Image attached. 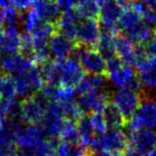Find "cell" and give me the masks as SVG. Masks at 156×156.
<instances>
[{
	"label": "cell",
	"mask_w": 156,
	"mask_h": 156,
	"mask_svg": "<svg viewBox=\"0 0 156 156\" xmlns=\"http://www.w3.org/2000/svg\"><path fill=\"white\" fill-rule=\"evenodd\" d=\"M105 73L106 78L117 89L133 88L141 91L142 86L138 80L136 72L133 68V65L122 62L117 56L107 59Z\"/></svg>",
	"instance_id": "cell-2"
},
{
	"label": "cell",
	"mask_w": 156,
	"mask_h": 156,
	"mask_svg": "<svg viewBox=\"0 0 156 156\" xmlns=\"http://www.w3.org/2000/svg\"><path fill=\"white\" fill-rule=\"evenodd\" d=\"M47 135L41 125H23L14 136V142L21 150L33 152L44 139Z\"/></svg>",
	"instance_id": "cell-12"
},
{
	"label": "cell",
	"mask_w": 156,
	"mask_h": 156,
	"mask_svg": "<svg viewBox=\"0 0 156 156\" xmlns=\"http://www.w3.org/2000/svg\"><path fill=\"white\" fill-rule=\"evenodd\" d=\"M77 122V129L78 133H79V139L80 143L83 146H85L86 148L90 147L92 141L94 140V138L96 136V133L94 131V129L91 124V120L90 117L88 116H82L76 121Z\"/></svg>",
	"instance_id": "cell-24"
},
{
	"label": "cell",
	"mask_w": 156,
	"mask_h": 156,
	"mask_svg": "<svg viewBox=\"0 0 156 156\" xmlns=\"http://www.w3.org/2000/svg\"><path fill=\"white\" fill-rule=\"evenodd\" d=\"M87 152V148L80 142L61 140L60 142H57L53 156H85Z\"/></svg>",
	"instance_id": "cell-27"
},
{
	"label": "cell",
	"mask_w": 156,
	"mask_h": 156,
	"mask_svg": "<svg viewBox=\"0 0 156 156\" xmlns=\"http://www.w3.org/2000/svg\"><path fill=\"white\" fill-rule=\"evenodd\" d=\"M120 30L137 46H145L153 37V30L133 7H125L120 19Z\"/></svg>",
	"instance_id": "cell-1"
},
{
	"label": "cell",
	"mask_w": 156,
	"mask_h": 156,
	"mask_svg": "<svg viewBox=\"0 0 156 156\" xmlns=\"http://www.w3.org/2000/svg\"><path fill=\"white\" fill-rule=\"evenodd\" d=\"M125 156H146V155H142L140 153H138L136 152V151H134V150H131V149H128L126 150V155Z\"/></svg>",
	"instance_id": "cell-42"
},
{
	"label": "cell",
	"mask_w": 156,
	"mask_h": 156,
	"mask_svg": "<svg viewBox=\"0 0 156 156\" xmlns=\"http://www.w3.org/2000/svg\"><path fill=\"white\" fill-rule=\"evenodd\" d=\"M32 8L43 20L53 24L57 22L62 12L55 0H37L33 2Z\"/></svg>",
	"instance_id": "cell-22"
},
{
	"label": "cell",
	"mask_w": 156,
	"mask_h": 156,
	"mask_svg": "<svg viewBox=\"0 0 156 156\" xmlns=\"http://www.w3.org/2000/svg\"><path fill=\"white\" fill-rule=\"evenodd\" d=\"M133 8L149 25H156V0H136Z\"/></svg>",
	"instance_id": "cell-26"
},
{
	"label": "cell",
	"mask_w": 156,
	"mask_h": 156,
	"mask_svg": "<svg viewBox=\"0 0 156 156\" xmlns=\"http://www.w3.org/2000/svg\"><path fill=\"white\" fill-rule=\"evenodd\" d=\"M89 148L95 152L107 150L126 152L129 149V136L121 129H108L102 134L96 135Z\"/></svg>",
	"instance_id": "cell-6"
},
{
	"label": "cell",
	"mask_w": 156,
	"mask_h": 156,
	"mask_svg": "<svg viewBox=\"0 0 156 156\" xmlns=\"http://www.w3.org/2000/svg\"><path fill=\"white\" fill-rule=\"evenodd\" d=\"M134 65L142 88L149 91L156 90V51L143 50L140 46Z\"/></svg>",
	"instance_id": "cell-3"
},
{
	"label": "cell",
	"mask_w": 156,
	"mask_h": 156,
	"mask_svg": "<svg viewBox=\"0 0 156 156\" xmlns=\"http://www.w3.org/2000/svg\"><path fill=\"white\" fill-rule=\"evenodd\" d=\"M59 62V86L76 88L85 76V72L75 56Z\"/></svg>",
	"instance_id": "cell-14"
},
{
	"label": "cell",
	"mask_w": 156,
	"mask_h": 156,
	"mask_svg": "<svg viewBox=\"0 0 156 156\" xmlns=\"http://www.w3.org/2000/svg\"><path fill=\"white\" fill-rule=\"evenodd\" d=\"M17 153V145L12 139L0 138V156H16Z\"/></svg>",
	"instance_id": "cell-35"
},
{
	"label": "cell",
	"mask_w": 156,
	"mask_h": 156,
	"mask_svg": "<svg viewBox=\"0 0 156 156\" xmlns=\"http://www.w3.org/2000/svg\"><path fill=\"white\" fill-rule=\"evenodd\" d=\"M10 4L19 12H26L30 10L33 5V0H10Z\"/></svg>",
	"instance_id": "cell-37"
},
{
	"label": "cell",
	"mask_w": 156,
	"mask_h": 156,
	"mask_svg": "<svg viewBox=\"0 0 156 156\" xmlns=\"http://www.w3.org/2000/svg\"><path fill=\"white\" fill-rule=\"evenodd\" d=\"M103 115L108 129H122L126 126L128 121L113 104L108 105V107L104 110Z\"/></svg>",
	"instance_id": "cell-28"
},
{
	"label": "cell",
	"mask_w": 156,
	"mask_h": 156,
	"mask_svg": "<svg viewBox=\"0 0 156 156\" xmlns=\"http://www.w3.org/2000/svg\"><path fill=\"white\" fill-rule=\"evenodd\" d=\"M81 20L82 17L78 13L76 8L62 11L59 19L55 23L56 33H59L62 36L75 42L77 26Z\"/></svg>",
	"instance_id": "cell-19"
},
{
	"label": "cell",
	"mask_w": 156,
	"mask_h": 156,
	"mask_svg": "<svg viewBox=\"0 0 156 156\" xmlns=\"http://www.w3.org/2000/svg\"><path fill=\"white\" fill-rule=\"evenodd\" d=\"M3 44L4 52L6 55H14L20 51L22 34L19 31L18 26L4 27L3 28Z\"/></svg>",
	"instance_id": "cell-23"
},
{
	"label": "cell",
	"mask_w": 156,
	"mask_h": 156,
	"mask_svg": "<svg viewBox=\"0 0 156 156\" xmlns=\"http://www.w3.org/2000/svg\"><path fill=\"white\" fill-rule=\"evenodd\" d=\"M4 75H5V73H4V72H3V70H2V69L0 68V79H1V78H2V77H3Z\"/></svg>",
	"instance_id": "cell-46"
},
{
	"label": "cell",
	"mask_w": 156,
	"mask_h": 156,
	"mask_svg": "<svg viewBox=\"0 0 156 156\" xmlns=\"http://www.w3.org/2000/svg\"><path fill=\"white\" fill-rule=\"evenodd\" d=\"M109 95L105 90L79 93L76 103L83 114L103 113L109 105Z\"/></svg>",
	"instance_id": "cell-15"
},
{
	"label": "cell",
	"mask_w": 156,
	"mask_h": 156,
	"mask_svg": "<svg viewBox=\"0 0 156 156\" xmlns=\"http://www.w3.org/2000/svg\"><path fill=\"white\" fill-rule=\"evenodd\" d=\"M59 138L63 141L80 142L79 133H78L76 121L69 120V119H64L62 128H61L60 133H59Z\"/></svg>",
	"instance_id": "cell-31"
},
{
	"label": "cell",
	"mask_w": 156,
	"mask_h": 156,
	"mask_svg": "<svg viewBox=\"0 0 156 156\" xmlns=\"http://www.w3.org/2000/svg\"><path fill=\"white\" fill-rule=\"evenodd\" d=\"M34 61L23 55L22 53L6 55L0 59V68L7 75L16 76L29 68Z\"/></svg>",
	"instance_id": "cell-20"
},
{
	"label": "cell",
	"mask_w": 156,
	"mask_h": 156,
	"mask_svg": "<svg viewBox=\"0 0 156 156\" xmlns=\"http://www.w3.org/2000/svg\"><path fill=\"white\" fill-rule=\"evenodd\" d=\"M0 97L4 100H15L17 97L14 78L5 74L0 79Z\"/></svg>",
	"instance_id": "cell-32"
},
{
	"label": "cell",
	"mask_w": 156,
	"mask_h": 156,
	"mask_svg": "<svg viewBox=\"0 0 156 156\" xmlns=\"http://www.w3.org/2000/svg\"><path fill=\"white\" fill-rule=\"evenodd\" d=\"M122 1H124L125 3H126V4H128L129 1H136V0H122Z\"/></svg>",
	"instance_id": "cell-48"
},
{
	"label": "cell",
	"mask_w": 156,
	"mask_h": 156,
	"mask_svg": "<svg viewBox=\"0 0 156 156\" xmlns=\"http://www.w3.org/2000/svg\"><path fill=\"white\" fill-rule=\"evenodd\" d=\"M5 55L4 52V44H3V32L2 30H0V59Z\"/></svg>",
	"instance_id": "cell-41"
},
{
	"label": "cell",
	"mask_w": 156,
	"mask_h": 156,
	"mask_svg": "<svg viewBox=\"0 0 156 156\" xmlns=\"http://www.w3.org/2000/svg\"><path fill=\"white\" fill-rule=\"evenodd\" d=\"M75 8L82 19H95L99 15L100 4L96 0H78Z\"/></svg>",
	"instance_id": "cell-30"
},
{
	"label": "cell",
	"mask_w": 156,
	"mask_h": 156,
	"mask_svg": "<svg viewBox=\"0 0 156 156\" xmlns=\"http://www.w3.org/2000/svg\"><path fill=\"white\" fill-rule=\"evenodd\" d=\"M50 52L53 60L62 61L73 55L75 51L74 41L66 38L59 33H55L50 39Z\"/></svg>",
	"instance_id": "cell-18"
},
{
	"label": "cell",
	"mask_w": 156,
	"mask_h": 156,
	"mask_svg": "<svg viewBox=\"0 0 156 156\" xmlns=\"http://www.w3.org/2000/svg\"><path fill=\"white\" fill-rule=\"evenodd\" d=\"M129 148L142 155L156 149V130L141 129L129 133Z\"/></svg>",
	"instance_id": "cell-16"
},
{
	"label": "cell",
	"mask_w": 156,
	"mask_h": 156,
	"mask_svg": "<svg viewBox=\"0 0 156 156\" xmlns=\"http://www.w3.org/2000/svg\"><path fill=\"white\" fill-rule=\"evenodd\" d=\"M146 48L148 51H156V29L153 32V37L151 39L150 42L147 44V47Z\"/></svg>",
	"instance_id": "cell-40"
},
{
	"label": "cell",
	"mask_w": 156,
	"mask_h": 156,
	"mask_svg": "<svg viewBox=\"0 0 156 156\" xmlns=\"http://www.w3.org/2000/svg\"><path fill=\"white\" fill-rule=\"evenodd\" d=\"M101 26L96 19H82L76 30L75 42L83 47H95L101 37Z\"/></svg>",
	"instance_id": "cell-17"
},
{
	"label": "cell",
	"mask_w": 156,
	"mask_h": 156,
	"mask_svg": "<svg viewBox=\"0 0 156 156\" xmlns=\"http://www.w3.org/2000/svg\"><path fill=\"white\" fill-rule=\"evenodd\" d=\"M101 156H125L126 152L122 151H116V150H107V151H102L99 152Z\"/></svg>",
	"instance_id": "cell-39"
},
{
	"label": "cell",
	"mask_w": 156,
	"mask_h": 156,
	"mask_svg": "<svg viewBox=\"0 0 156 156\" xmlns=\"http://www.w3.org/2000/svg\"><path fill=\"white\" fill-rule=\"evenodd\" d=\"M32 156H50V155L42 153V152H32Z\"/></svg>",
	"instance_id": "cell-44"
},
{
	"label": "cell",
	"mask_w": 156,
	"mask_h": 156,
	"mask_svg": "<svg viewBox=\"0 0 156 156\" xmlns=\"http://www.w3.org/2000/svg\"><path fill=\"white\" fill-rule=\"evenodd\" d=\"M61 11H65L71 8H75L78 0H55Z\"/></svg>",
	"instance_id": "cell-38"
},
{
	"label": "cell",
	"mask_w": 156,
	"mask_h": 156,
	"mask_svg": "<svg viewBox=\"0 0 156 156\" xmlns=\"http://www.w3.org/2000/svg\"><path fill=\"white\" fill-rule=\"evenodd\" d=\"M1 20L3 28L19 26L21 22V13L12 5H9L1 9Z\"/></svg>",
	"instance_id": "cell-33"
},
{
	"label": "cell",
	"mask_w": 156,
	"mask_h": 156,
	"mask_svg": "<svg viewBox=\"0 0 156 156\" xmlns=\"http://www.w3.org/2000/svg\"><path fill=\"white\" fill-rule=\"evenodd\" d=\"M90 120H91V124H92V126L96 135L102 134L108 129V126H107L103 113L92 114L91 117H90Z\"/></svg>",
	"instance_id": "cell-34"
},
{
	"label": "cell",
	"mask_w": 156,
	"mask_h": 156,
	"mask_svg": "<svg viewBox=\"0 0 156 156\" xmlns=\"http://www.w3.org/2000/svg\"><path fill=\"white\" fill-rule=\"evenodd\" d=\"M20 53L33 60V38L30 34H27V33L22 34Z\"/></svg>",
	"instance_id": "cell-36"
},
{
	"label": "cell",
	"mask_w": 156,
	"mask_h": 156,
	"mask_svg": "<svg viewBox=\"0 0 156 156\" xmlns=\"http://www.w3.org/2000/svg\"><path fill=\"white\" fill-rule=\"evenodd\" d=\"M96 1L98 2L101 5V4H103L104 2H106V1H108V0H96Z\"/></svg>",
	"instance_id": "cell-47"
},
{
	"label": "cell",
	"mask_w": 156,
	"mask_h": 156,
	"mask_svg": "<svg viewBox=\"0 0 156 156\" xmlns=\"http://www.w3.org/2000/svg\"><path fill=\"white\" fill-rule=\"evenodd\" d=\"M0 100H1V97H0Z\"/></svg>",
	"instance_id": "cell-51"
},
{
	"label": "cell",
	"mask_w": 156,
	"mask_h": 156,
	"mask_svg": "<svg viewBox=\"0 0 156 156\" xmlns=\"http://www.w3.org/2000/svg\"><path fill=\"white\" fill-rule=\"evenodd\" d=\"M153 102H154V104H155V106H156V97H155V99H154V101H153Z\"/></svg>",
	"instance_id": "cell-49"
},
{
	"label": "cell",
	"mask_w": 156,
	"mask_h": 156,
	"mask_svg": "<svg viewBox=\"0 0 156 156\" xmlns=\"http://www.w3.org/2000/svg\"><path fill=\"white\" fill-rule=\"evenodd\" d=\"M85 73L88 74H104L107 59L97 50L90 47L76 48L74 53Z\"/></svg>",
	"instance_id": "cell-10"
},
{
	"label": "cell",
	"mask_w": 156,
	"mask_h": 156,
	"mask_svg": "<svg viewBox=\"0 0 156 156\" xmlns=\"http://www.w3.org/2000/svg\"><path fill=\"white\" fill-rule=\"evenodd\" d=\"M2 20H1V9H0V30H2Z\"/></svg>",
	"instance_id": "cell-45"
},
{
	"label": "cell",
	"mask_w": 156,
	"mask_h": 156,
	"mask_svg": "<svg viewBox=\"0 0 156 156\" xmlns=\"http://www.w3.org/2000/svg\"><path fill=\"white\" fill-rule=\"evenodd\" d=\"M48 101L41 92H38L26 99H23L20 103L21 117L24 122L30 125H41Z\"/></svg>",
	"instance_id": "cell-9"
},
{
	"label": "cell",
	"mask_w": 156,
	"mask_h": 156,
	"mask_svg": "<svg viewBox=\"0 0 156 156\" xmlns=\"http://www.w3.org/2000/svg\"><path fill=\"white\" fill-rule=\"evenodd\" d=\"M96 47L106 59L116 56V37L112 34L103 32Z\"/></svg>",
	"instance_id": "cell-29"
},
{
	"label": "cell",
	"mask_w": 156,
	"mask_h": 156,
	"mask_svg": "<svg viewBox=\"0 0 156 156\" xmlns=\"http://www.w3.org/2000/svg\"><path fill=\"white\" fill-rule=\"evenodd\" d=\"M21 26L27 34L35 38H44L50 40L52 35L56 33L55 24L43 20L37 14V12L30 9L21 14Z\"/></svg>",
	"instance_id": "cell-8"
},
{
	"label": "cell",
	"mask_w": 156,
	"mask_h": 156,
	"mask_svg": "<svg viewBox=\"0 0 156 156\" xmlns=\"http://www.w3.org/2000/svg\"><path fill=\"white\" fill-rule=\"evenodd\" d=\"M128 133L146 129L156 130V106L152 100L142 99L138 109L133 117L126 121V126Z\"/></svg>",
	"instance_id": "cell-7"
},
{
	"label": "cell",
	"mask_w": 156,
	"mask_h": 156,
	"mask_svg": "<svg viewBox=\"0 0 156 156\" xmlns=\"http://www.w3.org/2000/svg\"><path fill=\"white\" fill-rule=\"evenodd\" d=\"M126 5L128 4L122 0H108L101 4L98 15L101 30L104 33L116 35L120 30V19Z\"/></svg>",
	"instance_id": "cell-5"
},
{
	"label": "cell",
	"mask_w": 156,
	"mask_h": 156,
	"mask_svg": "<svg viewBox=\"0 0 156 156\" xmlns=\"http://www.w3.org/2000/svg\"><path fill=\"white\" fill-rule=\"evenodd\" d=\"M17 97L26 99L41 91L44 80L38 64L33 63L25 71L13 76Z\"/></svg>",
	"instance_id": "cell-4"
},
{
	"label": "cell",
	"mask_w": 156,
	"mask_h": 156,
	"mask_svg": "<svg viewBox=\"0 0 156 156\" xmlns=\"http://www.w3.org/2000/svg\"><path fill=\"white\" fill-rule=\"evenodd\" d=\"M64 122V117L61 113L59 102L50 101L47 106L46 114L41 122V126L44 129L48 138L57 139Z\"/></svg>",
	"instance_id": "cell-13"
},
{
	"label": "cell",
	"mask_w": 156,
	"mask_h": 156,
	"mask_svg": "<svg viewBox=\"0 0 156 156\" xmlns=\"http://www.w3.org/2000/svg\"><path fill=\"white\" fill-rule=\"evenodd\" d=\"M142 101L140 91L133 88H120L114 92L112 104L128 119L133 117Z\"/></svg>",
	"instance_id": "cell-11"
},
{
	"label": "cell",
	"mask_w": 156,
	"mask_h": 156,
	"mask_svg": "<svg viewBox=\"0 0 156 156\" xmlns=\"http://www.w3.org/2000/svg\"><path fill=\"white\" fill-rule=\"evenodd\" d=\"M85 156H101V154L99 152H95V151H90V152H87Z\"/></svg>",
	"instance_id": "cell-43"
},
{
	"label": "cell",
	"mask_w": 156,
	"mask_h": 156,
	"mask_svg": "<svg viewBox=\"0 0 156 156\" xmlns=\"http://www.w3.org/2000/svg\"><path fill=\"white\" fill-rule=\"evenodd\" d=\"M139 48L125 36L116 37V55L122 62L133 65L138 55Z\"/></svg>",
	"instance_id": "cell-21"
},
{
	"label": "cell",
	"mask_w": 156,
	"mask_h": 156,
	"mask_svg": "<svg viewBox=\"0 0 156 156\" xmlns=\"http://www.w3.org/2000/svg\"><path fill=\"white\" fill-rule=\"evenodd\" d=\"M34 1H37V0H33V2H34Z\"/></svg>",
	"instance_id": "cell-50"
},
{
	"label": "cell",
	"mask_w": 156,
	"mask_h": 156,
	"mask_svg": "<svg viewBox=\"0 0 156 156\" xmlns=\"http://www.w3.org/2000/svg\"><path fill=\"white\" fill-rule=\"evenodd\" d=\"M106 85V77L103 74H88L84 76L79 85L76 87L78 93L93 92L104 90Z\"/></svg>",
	"instance_id": "cell-25"
}]
</instances>
